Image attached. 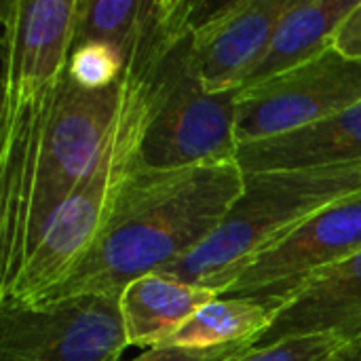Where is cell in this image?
<instances>
[{"instance_id": "cell-18", "label": "cell", "mask_w": 361, "mask_h": 361, "mask_svg": "<svg viewBox=\"0 0 361 361\" xmlns=\"http://www.w3.org/2000/svg\"><path fill=\"white\" fill-rule=\"evenodd\" d=\"M341 345L345 343L330 336L296 338L262 349H247L228 361H326Z\"/></svg>"}, {"instance_id": "cell-8", "label": "cell", "mask_w": 361, "mask_h": 361, "mask_svg": "<svg viewBox=\"0 0 361 361\" xmlns=\"http://www.w3.org/2000/svg\"><path fill=\"white\" fill-rule=\"evenodd\" d=\"M361 252V192L347 197L298 226L258 256L222 294L254 298L277 313L311 281Z\"/></svg>"}, {"instance_id": "cell-13", "label": "cell", "mask_w": 361, "mask_h": 361, "mask_svg": "<svg viewBox=\"0 0 361 361\" xmlns=\"http://www.w3.org/2000/svg\"><path fill=\"white\" fill-rule=\"evenodd\" d=\"M218 294L165 273L131 281L118 296V309L129 347L154 349L165 345L188 319Z\"/></svg>"}, {"instance_id": "cell-1", "label": "cell", "mask_w": 361, "mask_h": 361, "mask_svg": "<svg viewBox=\"0 0 361 361\" xmlns=\"http://www.w3.org/2000/svg\"><path fill=\"white\" fill-rule=\"evenodd\" d=\"M123 95L125 76L110 89L87 91L63 74L53 89L0 112V294L95 165Z\"/></svg>"}, {"instance_id": "cell-5", "label": "cell", "mask_w": 361, "mask_h": 361, "mask_svg": "<svg viewBox=\"0 0 361 361\" xmlns=\"http://www.w3.org/2000/svg\"><path fill=\"white\" fill-rule=\"evenodd\" d=\"M237 91L209 93L190 59V36L159 63L154 110L144 131L137 167L184 169L235 161Z\"/></svg>"}, {"instance_id": "cell-2", "label": "cell", "mask_w": 361, "mask_h": 361, "mask_svg": "<svg viewBox=\"0 0 361 361\" xmlns=\"http://www.w3.org/2000/svg\"><path fill=\"white\" fill-rule=\"evenodd\" d=\"M235 161L184 169H142L123 184L93 247L49 300L110 296L192 254L243 192ZM42 305V302H40Z\"/></svg>"}, {"instance_id": "cell-7", "label": "cell", "mask_w": 361, "mask_h": 361, "mask_svg": "<svg viewBox=\"0 0 361 361\" xmlns=\"http://www.w3.org/2000/svg\"><path fill=\"white\" fill-rule=\"evenodd\" d=\"M361 104V61L334 49L256 87L237 89L235 137L283 135Z\"/></svg>"}, {"instance_id": "cell-17", "label": "cell", "mask_w": 361, "mask_h": 361, "mask_svg": "<svg viewBox=\"0 0 361 361\" xmlns=\"http://www.w3.org/2000/svg\"><path fill=\"white\" fill-rule=\"evenodd\" d=\"M125 70L127 59L116 47L106 42H85L72 47L66 76L87 91H102L121 82Z\"/></svg>"}, {"instance_id": "cell-12", "label": "cell", "mask_w": 361, "mask_h": 361, "mask_svg": "<svg viewBox=\"0 0 361 361\" xmlns=\"http://www.w3.org/2000/svg\"><path fill=\"white\" fill-rule=\"evenodd\" d=\"M235 159L243 173L361 163V104L296 131L241 144Z\"/></svg>"}, {"instance_id": "cell-19", "label": "cell", "mask_w": 361, "mask_h": 361, "mask_svg": "<svg viewBox=\"0 0 361 361\" xmlns=\"http://www.w3.org/2000/svg\"><path fill=\"white\" fill-rule=\"evenodd\" d=\"M252 349L250 343L216 347V349H184V347H154L144 353L121 361H228L231 357Z\"/></svg>"}, {"instance_id": "cell-4", "label": "cell", "mask_w": 361, "mask_h": 361, "mask_svg": "<svg viewBox=\"0 0 361 361\" xmlns=\"http://www.w3.org/2000/svg\"><path fill=\"white\" fill-rule=\"evenodd\" d=\"M361 192V163L245 173L243 192L220 226L165 275L222 296L264 252L281 243L322 209Z\"/></svg>"}, {"instance_id": "cell-9", "label": "cell", "mask_w": 361, "mask_h": 361, "mask_svg": "<svg viewBox=\"0 0 361 361\" xmlns=\"http://www.w3.org/2000/svg\"><path fill=\"white\" fill-rule=\"evenodd\" d=\"M80 0H6L2 21V104L17 110L66 74Z\"/></svg>"}, {"instance_id": "cell-6", "label": "cell", "mask_w": 361, "mask_h": 361, "mask_svg": "<svg viewBox=\"0 0 361 361\" xmlns=\"http://www.w3.org/2000/svg\"><path fill=\"white\" fill-rule=\"evenodd\" d=\"M127 347L118 298L0 300V361H121Z\"/></svg>"}, {"instance_id": "cell-16", "label": "cell", "mask_w": 361, "mask_h": 361, "mask_svg": "<svg viewBox=\"0 0 361 361\" xmlns=\"http://www.w3.org/2000/svg\"><path fill=\"white\" fill-rule=\"evenodd\" d=\"M157 13V0H80L74 44L106 42L129 61Z\"/></svg>"}, {"instance_id": "cell-20", "label": "cell", "mask_w": 361, "mask_h": 361, "mask_svg": "<svg viewBox=\"0 0 361 361\" xmlns=\"http://www.w3.org/2000/svg\"><path fill=\"white\" fill-rule=\"evenodd\" d=\"M332 49L347 59L361 61V0H357L353 11L336 27Z\"/></svg>"}, {"instance_id": "cell-21", "label": "cell", "mask_w": 361, "mask_h": 361, "mask_svg": "<svg viewBox=\"0 0 361 361\" xmlns=\"http://www.w3.org/2000/svg\"><path fill=\"white\" fill-rule=\"evenodd\" d=\"M326 361H361V334L357 338L341 345Z\"/></svg>"}, {"instance_id": "cell-15", "label": "cell", "mask_w": 361, "mask_h": 361, "mask_svg": "<svg viewBox=\"0 0 361 361\" xmlns=\"http://www.w3.org/2000/svg\"><path fill=\"white\" fill-rule=\"evenodd\" d=\"M277 311L254 298L218 296L201 307L190 319L161 347L216 349L239 343L254 345L273 324Z\"/></svg>"}, {"instance_id": "cell-14", "label": "cell", "mask_w": 361, "mask_h": 361, "mask_svg": "<svg viewBox=\"0 0 361 361\" xmlns=\"http://www.w3.org/2000/svg\"><path fill=\"white\" fill-rule=\"evenodd\" d=\"M355 4L357 0H292L241 89L256 87L330 51L336 27Z\"/></svg>"}, {"instance_id": "cell-10", "label": "cell", "mask_w": 361, "mask_h": 361, "mask_svg": "<svg viewBox=\"0 0 361 361\" xmlns=\"http://www.w3.org/2000/svg\"><path fill=\"white\" fill-rule=\"evenodd\" d=\"M290 4L292 0H197L190 59L209 93L241 89Z\"/></svg>"}, {"instance_id": "cell-3", "label": "cell", "mask_w": 361, "mask_h": 361, "mask_svg": "<svg viewBox=\"0 0 361 361\" xmlns=\"http://www.w3.org/2000/svg\"><path fill=\"white\" fill-rule=\"evenodd\" d=\"M178 42L182 40L163 21H154L131 53L125 70L123 106L95 165L49 220L19 277L8 292L0 294V300L44 302L89 254L123 184L137 167L140 144L157 99V70Z\"/></svg>"}, {"instance_id": "cell-11", "label": "cell", "mask_w": 361, "mask_h": 361, "mask_svg": "<svg viewBox=\"0 0 361 361\" xmlns=\"http://www.w3.org/2000/svg\"><path fill=\"white\" fill-rule=\"evenodd\" d=\"M361 334V252L326 271L292 298L252 349L283 341L330 336L349 343Z\"/></svg>"}]
</instances>
